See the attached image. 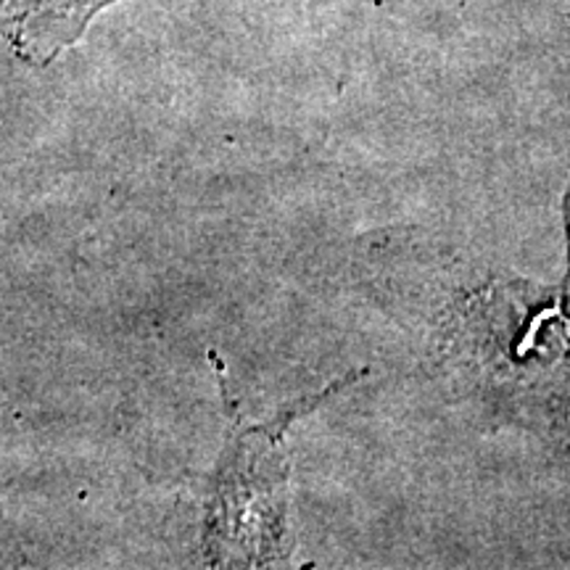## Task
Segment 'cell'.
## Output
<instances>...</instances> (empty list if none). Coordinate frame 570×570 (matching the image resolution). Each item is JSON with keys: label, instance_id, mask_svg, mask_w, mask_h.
<instances>
[{"label": "cell", "instance_id": "6da1fadb", "mask_svg": "<svg viewBox=\"0 0 570 570\" xmlns=\"http://www.w3.org/2000/svg\"><path fill=\"white\" fill-rule=\"evenodd\" d=\"M114 0H0V35L21 59L48 63Z\"/></svg>", "mask_w": 570, "mask_h": 570}, {"label": "cell", "instance_id": "7a4b0ae2", "mask_svg": "<svg viewBox=\"0 0 570 570\" xmlns=\"http://www.w3.org/2000/svg\"><path fill=\"white\" fill-rule=\"evenodd\" d=\"M568 238H570V198H568ZM568 283H570V277H568Z\"/></svg>", "mask_w": 570, "mask_h": 570}]
</instances>
